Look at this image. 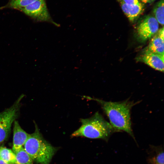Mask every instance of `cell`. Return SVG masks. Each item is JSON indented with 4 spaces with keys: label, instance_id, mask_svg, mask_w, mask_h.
<instances>
[{
    "label": "cell",
    "instance_id": "cell-12",
    "mask_svg": "<svg viewBox=\"0 0 164 164\" xmlns=\"http://www.w3.org/2000/svg\"><path fill=\"white\" fill-rule=\"evenodd\" d=\"M164 0H160L154 6L152 12L159 23L164 25Z\"/></svg>",
    "mask_w": 164,
    "mask_h": 164
},
{
    "label": "cell",
    "instance_id": "cell-3",
    "mask_svg": "<svg viewBox=\"0 0 164 164\" xmlns=\"http://www.w3.org/2000/svg\"><path fill=\"white\" fill-rule=\"evenodd\" d=\"M34 132L29 134L24 148L33 160L41 164H49L56 149L46 140L35 123Z\"/></svg>",
    "mask_w": 164,
    "mask_h": 164
},
{
    "label": "cell",
    "instance_id": "cell-2",
    "mask_svg": "<svg viewBox=\"0 0 164 164\" xmlns=\"http://www.w3.org/2000/svg\"><path fill=\"white\" fill-rule=\"evenodd\" d=\"M80 121V127L72 134V137L81 136L107 140L115 132L110 123L98 111L91 117L82 118Z\"/></svg>",
    "mask_w": 164,
    "mask_h": 164
},
{
    "label": "cell",
    "instance_id": "cell-7",
    "mask_svg": "<svg viewBox=\"0 0 164 164\" xmlns=\"http://www.w3.org/2000/svg\"><path fill=\"white\" fill-rule=\"evenodd\" d=\"M164 58V56L153 53L145 48L136 60L156 70L163 72Z\"/></svg>",
    "mask_w": 164,
    "mask_h": 164
},
{
    "label": "cell",
    "instance_id": "cell-8",
    "mask_svg": "<svg viewBox=\"0 0 164 164\" xmlns=\"http://www.w3.org/2000/svg\"><path fill=\"white\" fill-rule=\"evenodd\" d=\"M12 151L15 153L23 146L26 141L29 134L21 127L18 122L15 120L13 129Z\"/></svg>",
    "mask_w": 164,
    "mask_h": 164
},
{
    "label": "cell",
    "instance_id": "cell-17",
    "mask_svg": "<svg viewBox=\"0 0 164 164\" xmlns=\"http://www.w3.org/2000/svg\"><path fill=\"white\" fill-rule=\"evenodd\" d=\"M141 2H142L144 3H151L154 2L156 0H138Z\"/></svg>",
    "mask_w": 164,
    "mask_h": 164
},
{
    "label": "cell",
    "instance_id": "cell-1",
    "mask_svg": "<svg viewBox=\"0 0 164 164\" xmlns=\"http://www.w3.org/2000/svg\"><path fill=\"white\" fill-rule=\"evenodd\" d=\"M99 103L108 117L115 132L124 131L134 139L131 120V111L138 102L134 103L127 99L121 102L107 101L90 97L84 96Z\"/></svg>",
    "mask_w": 164,
    "mask_h": 164
},
{
    "label": "cell",
    "instance_id": "cell-14",
    "mask_svg": "<svg viewBox=\"0 0 164 164\" xmlns=\"http://www.w3.org/2000/svg\"><path fill=\"white\" fill-rule=\"evenodd\" d=\"M37 0H10L8 4L5 6L19 10L33 3Z\"/></svg>",
    "mask_w": 164,
    "mask_h": 164
},
{
    "label": "cell",
    "instance_id": "cell-10",
    "mask_svg": "<svg viewBox=\"0 0 164 164\" xmlns=\"http://www.w3.org/2000/svg\"><path fill=\"white\" fill-rule=\"evenodd\" d=\"M119 3L125 15L132 22L138 18L144 10V5L141 2L138 4L133 5H127L121 2Z\"/></svg>",
    "mask_w": 164,
    "mask_h": 164
},
{
    "label": "cell",
    "instance_id": "cell-11",
    "mask_svg": "<svg viewBox=\"0 0 164 164\" xmlns=\"http://www.w3.org/2000/svg\"><path fill=\"white\" fill-rule=\"evenodd\" d=\"M15 154L16 159L15 164H32L33 159L23 147Z\"/></svg>",
    "mask_w": 164,
    "mask_h": 164
},
{
    "label": "cell",
    "instance_id": "cell-4",
    "mask_svg": "<svg viewBox=\"0 0 164 164\" xmlns=\"http://www.w3.org/2000/svg\"><path fill=\"white\" fill-rule=\"evenodd\" d=\"M24 96L22 94L12 105L0 113V143L8 138L12 126L18 117L21 102Z\"/></svg>",
    "mask_w": 164,
    "mask_h": 164
},
{
    "label": "cell",
    "instance_id": "cell-6",
    "mask_svg": "<svg viewBox=\"0 0 164 164\" xmlns=\"http://www.w3.org/2000/svg\"><path fill=\"white\" fill-rule=\"evenodd\" d=\"M159 29V23L154 16L150 15H146L141 20L137 26V39L140 42H145L155 35Z\"/></svg>",
    "mask_w": 164,
    "mask_h": 164
},
{
    "label": "cell",
    "instance_id": "cell-5",
    "mask_svg": "<svg viewBox=\"0 0 164 164\" xmlns=\"http://www.w3.org/2000/svg\"><path fill=\"white\" fill-rule=\"evenodd\" d=\"M19 10L36 21L48 22L58 26L52 19L48 11L45 0H37Z\"/></svg>",
    "mask_w": 164,
    "mask_h": 164
},
{
    "label": "cell",
    "instance_id": "cell-15",
    "mask_svg": "<svg viewBox=\"0 0 164 164\" xmlns=\"http://www.w3.org/2000/svg\"><path fill=\"white\" fill-rule=\"evenodd\" d=\"M164 152L163 150L159 152L152 157L149 159L151 164H164Z\"/></svg>",
    "mask_w": 164,
    "mask_h": 164
},
{
    "label": "cell",
    "instance_id": "cell-16",
    "mask_svg": "<svg viewBox=\"0 0 164 164\" xmlns=\"http://www.w3.org/2000/svg\"><path fill=\"white\" fill-rule=\"evenodd\" d=\"M118 2H123L129 5H135L141 2L138 0H118Z\"/></svg>",
    "mask_w": 164,
    "mask_h": 164
},
{
    "label": "cell",
    "instance_id": "cell-13",
    "mask_svg": "<svg viewBox=\"0 0 164 164\" xmlns=\"http://www.w3.org/2000/svg\"><path fill=\"white\" fill-rule=\"evenodd\" d=\"M0 158L9 164H15L16 159L15 153L10 149L0 147Z\"/></svg>",
    "mask_w": 164,
    "mask_h": 164
},
{
    "label": "cell",
    "instance_id": "cell-18",
    "mask_svg": "<svg viewBox=\"0 0 164 164\" xmlns=\"http://www.w3.org/2000/svg\"><path fill=\"white\" fill-rule=\"evenodd\" d=\"M0 164H9L0 158Z\"/></svg>",
    "mask_w": 164,
    "mask_h": 164
},
{
    "label": "cell",
    "instance_id": "cell-9",
    "mask_svg": "<svg viewBox=\"0 0 164 164\" xmlns=\"http://www.w3.org/2000/svg\"><path fill=\"white\" fill-rule=\"evenodd\" d=\"M164 27L160 29L154 35L146 48L154 53L164 56Z\"/></svg>",
    "mask_w": 164,
    "mask_h": 164
}]
</instances>
